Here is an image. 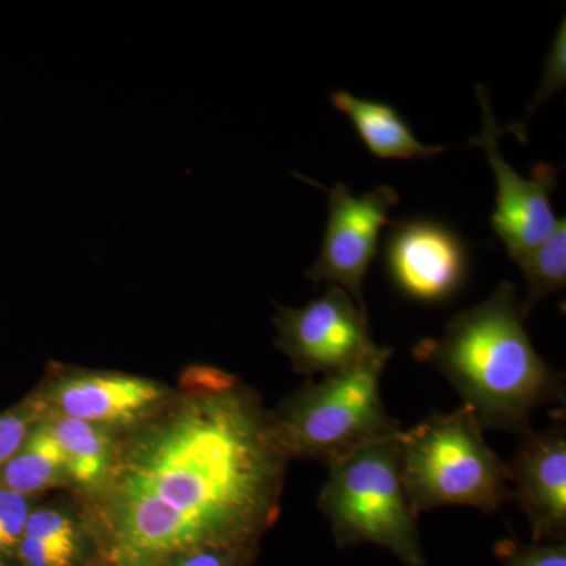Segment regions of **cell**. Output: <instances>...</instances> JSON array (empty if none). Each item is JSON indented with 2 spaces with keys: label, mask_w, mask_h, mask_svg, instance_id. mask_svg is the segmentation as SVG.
<instances>
[{
  "label": "cell",
  "mask_w": 566,
  "mask_h": 566,
  "mask_svg": "<svg viewBox=\"0 0 566 566\" xmlns=\"http://www.w3.org/2000/svg\"><path fill=\"white\" fill-rule=\"evenodd\" d=\"M290 461L256 390L191 365L158 411L118 433L102 486L74 501L103 566H163L256 547L281 515Z\"/></svg>",
  "instance_id": "1"
},
{
  "label": "cell",
  "mask_w": 566,
  "mask_h": 566,
  "mask_svg": "<svg viewBox=\"0 0 566 566\" xmlns=\"http://www.w3.org/2000/svg\"><path fill=\"white\" fill-rule=\"evenodd\" d=\"M524 318L515 286L502 282L415 348L416 359L444 376L483 428L520 436L531 430L536 409L565 403L564 379L536 353Z\"/></svg>",
  "instance_id": "2"
},
{
  "label": "cell",
  "mask_w": 566,
  "mask_h": 566,
  "mask_svg": "<svg viewBox=\"0 0 566 566\" xmlns=\"http://www.w3.org/2000/svg\"><path fill=\"white\" fill-rule=\"evenodd\" d=\"M397 444L401 485L416 516L441 506L495 513L512 501L509 464L488 446L469 406L400 430Z\"/></svg>",
  "instance_id": "3"
},
{
  "label": "cell",
  "mask_w": 566,
  "mask_h": 566,
  "mask_svg": "<svg viewBox=\"0 0 566 566\" xmlns=\"http://www.w3.org/2000/svg\"><path fill=\"white\" fill-rule=\"evenodd\" d=\"M392 353L390 346H378L363 363L324 376L323 381H307L283 398L271 416L290 460L327 465L401 430L387 412L381 394Z\"/></svg>",
  "instance_id": "4"
},
{
  "label": "cell",
  "mask_w": 566,
  "mask_h": 566,
  "mask_svg": "<svg viewBox=\"0 0 566 566\" xmlns=\"http://www.w3.org/2000/svg\"><path fill=\"white\" fill-rule=\"evenodd\" d=\"M397 434L327 464L318 505L340 549L375 545L405 566H427L417 516L401 485Z\"/></svg>",
  "instance_id": "5"
},
{
  "label": "cell",
  "mask_w": 566,
  "mask_h": 566,
  "mask_svg": "<svg viewBox=\"0 0 566 566\" xmlns=\"http://www.w3.org/2000/svg\"><path fill=\"white\" fill-rule=\"evenodd\" d=\"M274 326V344L297 374H340L378 349L368 327V315L340 286H327L322 296L303 308L279 305Z\"/></svg>",
  "instance_id": "6"
},
{
  "label": "cell",
  "mask_w": 566,
  "mask_h": 566,
  "mask_svg": "<svg viewBox=\"0 0 566 566\" xmlns=\"http://www.w3.org/2000/svg\"><path fill=\"white\" fill-rule=\"evenodd\" d=\"M33 394L44 415L84 420L118 434L158 411L174 394V387L123 371L52 364Z\"/></svg>",
  "instance_id": "7"
},
{
  "label": "cell",
  "mask_w": 566,
  "mask_h": 566,
  "mask_svg": "<svg viewBox=\"0 0 566 566\" xmlns=\"http://www.w3.org/2000/svg\"><path fill=\"white\" fill-rule=\"evenodd\" d=\"M319 189L329 197V218L322 251L305 275L314 282L340 286L368 315L364 279L378 252L379 234L389 222V212L398 203V193L387 185L359 197L344 182H337L333 189Z\"/></svg>",
  "instance_id": "8"
},
{
  "label": "cell",
  "mask_w": 566,
  "mask_h": 566,
  "mask_svg": "<svg viewBox=\"0 0 566 566\" xmlns=\"http://www.w3.org/2000/svg\"><path fill=\"white\" fill-rule=\"evenodd\" d=\"M476 98L483 112L482 132L471 144L485 151L495 177V210L491 227L501 238L513 262L534 251L556 229L558 219L551 207V193L558 186V170L549 164H538L531 180L517 175L499 153L502 132L491 109L485 85L476 84Z\"/></svg>",
  "instance_id": "9"
},
{
  "label": "cell",
  "mask_w": 566,
  "mask_h": 566,
  "mask_svg": "<svg viewBox=\"0 0 566 566\" xmlns=\"http://www.w3.org/2000/svg\"><path fill=\"white\" fill-rule=\"evenodd\" d=\"M385 263L398 292L424 304L452 300L463 289L469 270L463 240L444 223L424 219L390 226Z\"/></svg>",
  "instance_id": "10"
},
{
  "label": "cell",
  "mask_w": 566,
  "mask_h": 566,
  "mask_svg": "<svg viewBox=\"0 0 566 566\" xmlns=\"http://www.w3.org/2000/svg\"><path fill=\"white\" fill-rule=\"evenodd\" d=\"M510 483L534 543L566 542V431L565 419L553 427L521 434L509 464Z\"/></svg>",
  "instance_id": "11"
},
{
  "label": "cell",
  "mask_w": 566,
  "mask_h": 566,
  "mask_svg": "<svg viewBox=\"0 0 566 566\" xmlns=\"http://www.w3.org/2000/svg\"><path fill=\"white\" fill-rule=\"evenodd\" d=\"M41 422L61 450L74 497H84L98 490L114 460L118 434L65 416L44 415Z\"/></svg>",
  "instance_id": "12"
},
{
  "label": "cell",
  "mask_w": 566,
  "mask_h": 566,
  "mask_svg": "<svg viewBox=\"0 0 566 566\" xmlns=\"http://www.w3.org/2000/svg\"><path fill=\"white\" fill-rule=\"evenodd\" d=\"M335 109L352 120L371 155L379 159H430L447 148L430 147L416 139L411 128L392 106L356 98L345 91L331 96Z\"/></svg>",
  "instance_id": "13"
},
{
  "label": "cell",
  "mask_w": 566,
  "mask_h": 566,
  "mask_svg": "<svg viewBox=\"0 0 566 566\" xmlns=\"http://www.w3.org/2000/svg\"><path fill=\"white\" fill-rule=\"evenodd\" d=\"M0 488L29 497H41L57 488L71 490L61 450L41 420L18 452L0 465Z\"/></svg>",
  "instance_id": "14"
},
{
  "label": "cell",
  "mask_w": 566,
  "mask_h": 566,
  "mask_svg": "<svg viewBox=\"0 0 566 566\" xmlns=\"http://www.w3.org/2000/svg\"><path fill=\"white\" fill-rule=\"evenodd\" d=\"M527 282V297L521 303L524 316L536 304L565 289L566 283V222L558 219L556 229L534 251L517 262Z\"/></svg>",
  "instance_id": "15"
},
{
  "label": "cell",
  "mask_w": 566,
  "mask_h": 566,
  "mask_svg": "<svg viewBox=\"0 0 566 566\" xmlns=\"http://www.w3.org/2000/svg\"><path fill=\"white\" fill-rule=\"evenodd\" d=\"M566 82V21L565 18L560 22L556 39L551 44V50L547 52L545 71H543L542 81H539L538 91L535 93V98L527 106V117L524 123H516L510 126L513 134L521 142H526V125L531 120V115L534 114L543 103L547 102L554 93L565 87Z\"/></svg>",
  "instance_id": "16"
},
{
  "label": "cell",
  "mask_w": 566,
  "mask_h": 566,
  "mask_svg": "<svg viewBox=\"0 0 566 566\" xmlns=\"http://www.w3.org/2000/svg\"><path fill=\"white\" fill-rule=\"evenodd\" d=\"M43 416V406L33 392L13 408L0 412V465L18 452Z\"/></svg>",
  "instance_id": "17"
},
{
  "label": "cell",
  "mask_w": 566,
  "mask_h": 566,
  "mask_svg": "<svg viewBox=\"0 0 566 566\" xmlns=\"http://www.w3.org/2000/svg\"><path fill=\"white\" fill-rule=\"evenodd\" d=\"M88 538L46 539L22 535L17 557L22 566H74Z\"/></svg>",
  "instance_id": "18"
},
{
  "label": "cell",
  "mask_w": 566,
  "mask_h": 566,
  "mask_svg": "<svg viewBox=\"0 0 566 566\" xmlns=\"http://www.w3.org/2000/svg\"><path fill=\"white\" fill-rule=\"evenodd\" d=\"M39 499L0 488V558L17 556L25 524Z\"/></svg>",
  "instance_id": "19"
},
{
  "label": "cell",
  "mask_w": 566,
  "mask_h": 566,
  "mask_svg": "<svg viewBox=\"0 0 566 566\" xmlns=\"http://www.w3.org/2000/svg\"><path fill=\"white\" fill-rule=\"evenodd\" d=\"M501 566H566V543H526L502 539L494 547Z\"/></svg>",
  "instance_id": "20"
},
{
  "label": "cell",
  "mask_w": 566,
  "mask_h": 566,
  "mask_svg": "<svg viewBox=\"0 0 566 566\" xmlns=\"http://www.w3.org/2000/svg\"><path fill=\"white\" fill-rule=\"evenodd\" d=\"M256 547H216L182 554L163 566H248Z\"/></svg>",
  "instance_id": "21"
},
{
  "label": "cell",
  "mask_w": 566,
  "mask_h": 566,
  "mask_svg": "<svg viewBox=\"0 0 566 566\" xmlns=\"http://www.w3.org/2000/svg\"><path fill=\"white\" fill-rule=\"evenodd\" d=\"M0 566H6V565H3L2 562H0Z\"/></svg>",
  "instance_id": "22"
}]
</instances>
